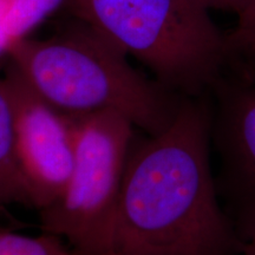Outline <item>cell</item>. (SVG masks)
<instances>
[{
    "instance_id": "1",
    "label": "cell",
    "mask_w": 255,
    "mask_h": 255,
    "mask_svg": "<svg viewBox=\"0 0 255 255\" xmlns=\"http://www.w3.org/2000/svg\"><path fill=\"white\" fill-rule=\"evenodd\" d=\"M210 96L183 97L173 122L133 141L107 255H240L212 167Z\"/></svg>"
},
{
    "instance_id": "2",
    "label": "cell",
    "mask_w": 255,
    "mask_h": 255,
    "mask_svg": "<svg viewBox=\"0 0 255 255\" xmlns=\"http://www.w3.org/2000/svg\"><path fill=\"white\" fill-rule=\"evenodd\" d=\"M7 57L31 88L63 113L114 110L145 135L167 129L183 98L133 69L123 51L82 21L47 39L15 41Z\"/></svg>"
},
{
    "instance_id": "3",
    "label": "cell",
    "mask_w": 255,
    "mask_h": 255,
    "mask_svg": "<svg viewBox=\"0 0 255 255\" xmlns=\"http://www.w3.org/2000/svg\"><path fill=\"white\" fill-rule=\"evenodd\" d=\"M65 5L178 96L209 95L232 70L226 33L195 0H66Z\"/></svg>"
},
{
    "instance_id": "4",
    "label": "cell",
    "mask_w": 255,
    "mask_h": 255,
    "mask_svg": "<svg viewBox=\"0 0 255 255\" xmlns=\"http://www.w3.org/2000/svg\"><path fill=\"white\" fill-rule=\"evenodd\" d=\"M73 119L75 163L60 196L40 210L41 231L66 240L76 255H107L135 126L114 110Z\"/></svg>"
},
{
    "instance_id": "5",
    "label": "cell",
    "mask_w": 255,
    "mask_h": 255,
    "mask_svg": "<svg viewBox=\"0 0 255 255\" xmlns=\"http://www.w3.org/2000/svg\"><path fill=\"white\" fill-rule=\"evenodd\" d=\"M255 79L234 71L220 79L210 97L212 151L219 159L215 184L238 237L255 238Z\"/></svg>"
},
{
    "instance_id": "6",
    "label": "cell",
    "mask_w": 255,
    "mask_h": 255,
    "mask_svg": "<svg viewBox=\"0 0 255 255\" xmlns=\"http://www.w3.org/2000/svg\"><path fill=\"white\" fill-rule=\"evenodd\" d=\"M4 79L13 110L19 164L32 207L40 212L68 184L76 155L75 119L44 100L11 64Z\"/></svg>"
},
{
    "instance_id": "7",
    "label": "cell",
    "mask_w": 255,
    "mask_h": 255,
    "mask_svg": "<svg viewBox=\"0 0 255 255\" xmlns=\"http://www.w3.org/2000/svg\"><path fill=\"white\" fill-rule=\"evenodd\" d=\"M14 203L32 207L15 148L11 97L2 77L0 78V213Z\"/></svg>"
},
{
    "instance_id": "8",
    "label": "cell",
    "mask_w": 255,
    "mask_h": 255,
    "mask_svg": "<svg viewBox=\"0 0 255 255\" xmlns=\"http://www.w3.org/2000/svg\"><path fill=\"white\" fill-rule=\"evenodd\" d=\"M66 0H0V57Z\"/></svg>"
},
{
    "instance_id": "9",
    "label": "cell",
    "mask_w": 255,
    "mask_h": 255,
    "mask_svg": "<svg viewBox=\"0 0 255 255\" xmlns=\"http://www.w3.org/2000/svg\"><path fill=\"white\" fill-rule=\"evenodd\" d=\"M232 70L255 79V4L238 18L237 26L226 33Z\"/></svg>"
},
{
    "instance_id": "10",
    "label": "cell",
    "mask_w": 255,
    "mask_h": 255,
    "mask_svg": "<svg viewBox=\"0 0 255 255\" xmlns=\"http://www.w3.org/2000/svg\"><path fill=\"white\" fill-rule=\"evenodd\" d=\"M0 255H76L62 238L43 232L38 237L0 228Z\"/></svg>"
},
{
    "instance_id": "11",
    "label": "cell",
    "mask_w": 255,
    "mask_h": 255,
    "mask_svg": "<svg viewBox=\"0 0 255 255\" xmlns=\"http://www.w3.org/2000/svg\"><path fill=\"white\" fill-rule=\"evenodd\" d=\"M205 7L209 9H218V11L231 12L239 17L245 14L251 7H253L255 0H195Z\"/></svg>"
},
{
    "instance_id": "12",
    "label": "cell",
    "mask_w": 255,
    "mask_h": 255,
    "mask_svg": "<svg viewBox=\"0 0 255 255\" xmlns=\"http://www.w3.org/2000/svg\"><path fill=\"white\" fill-rule=\"evenodd\" d=\"M240 255H255V238L244 245Z\"/></svg>"
},
{
    "instance_id": "13",
    "label": "cell",
    "mask_w": 255,
    "mask_h": 255,
    "mask_svg": "<svg viewBox=\"0 0 255 255\" xmlns=\"http://www.w3.org/2000/svg\"><path fill=\"white\" fill-rule=\"evenodd\" d=\"M128 255H171V254H161V253H138V254H128Z\"/></svg>"
}]
</instances>
